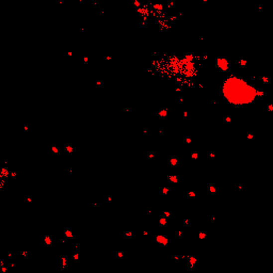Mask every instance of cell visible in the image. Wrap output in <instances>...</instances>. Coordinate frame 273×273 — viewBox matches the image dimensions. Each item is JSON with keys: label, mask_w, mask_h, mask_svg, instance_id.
Returning <instances> with one entry per match:
<instances>
[{"label": "cell", "mask_w": 273, "mask_h": 273, "mask_svg": "<svg viewBox=\"0 0 273 273\" xmlns=\"http://www.w3.org/2000/svg\"><path fill=\"white\" fill-rule=\"evenodd\" d=\"M223 92L233 104H248L255 98L256 91L247 82L238 78H230L225 82Z\"/></svg>", "instance_id": "6da1fadb"}]
</instances>
